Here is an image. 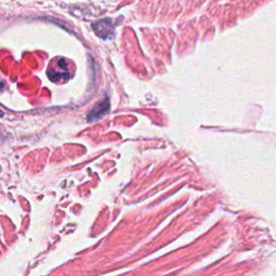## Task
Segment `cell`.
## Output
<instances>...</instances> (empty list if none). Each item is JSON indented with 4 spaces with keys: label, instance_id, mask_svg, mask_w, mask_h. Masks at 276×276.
<instances>
[{
    "label": "cell",
    "instance_id": "cell-1",
    "mask_svg": "<svg viewBox=\"0 0 276 276\" xmlns=\"http://www.w3.org/2000/svg\"><path fill=\"white\" fill-rule=\"evenodd\" d=\"M48 76L53 82H59L61 79H68V63H67L66 59L59 58L55 65L50 67L48 70Z\"/></svg>",
    "mask_w": 276,
    "mask_h": 276
},
{
    "label": "cell",
    "instance_id": "cell-2",
    "mask_svg": "<svg viewBox=\"0 0 276 276\" xmlns=\"http://www.w3.org/2000/svg\"><path fill=\"white\" fill-rule=\"evenodd\" d=\"M110 109V103L109 99H105L101 102H99L96 105L91 109L88 115H87V120L89 122H94L98 121L100 119H102L104 116L107 115V113Z\"/></svg>",
    "mask_w": 276,
    "mask_h": 276
},
{
    "label": "cell",
    "instance_id": "cell-3",
    "mask_svg": "<svg viewBox=\"0 0 276 276\" xmlns=\"http://www.w3.org/2000/svg\"><path fill=\"white\" fill-rule=\"evenodd\" d=\"M93 29L99 37L103 39H108L114 34V26H113V22L109 19L105 20H101L98 23L93 24Z\"/></svg>",
    "mask_w": 276,
    "mask_h": 276
},
{
    "label": "cell",
    "instance_id": "cell-4",
    "mask_svg": "<svg viewBox=\"0 0 276 276\" xmlns=\"http://www.w3.org/2000/svg\"><path fill=\"white\" fill-rule=\"evenodd\" d=\"M0 117H4V113L2 110H0Z\"/></svg>",
    "mask_w": 276,
    "mask_h": 276
}]
</instances>
